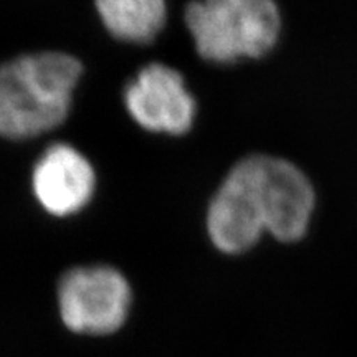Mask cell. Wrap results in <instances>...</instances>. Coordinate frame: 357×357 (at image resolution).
Returning a JSON list of instances; mask_svg holds the SVG:
<instances>
[{
	"mask_svg": "<svg viewBox=\"0 0 357 357\" xmlns=\"http://www.w3.org/2000/svg\"><path fill=\"white\" fill-rule=\"evenodd\" d=\"M82 63L58 52L24 55L0 66V136L29 139L65 121Z\"/></svg>",
	"mask_w": 357,
	"mask_h": 357,
	"instance_id": "obj_1",
	"label": "cell"
},
{
	"mask_svg": "<svg viewBox=\"0 0 357 357\" xmlns=\"http://www.w3.org/2000/svg\"><path fill=\"white\" fill-rule=\"evenodd\" d=\"M185 24L199 55L212 63L265 56L281 30L275 0H194Z\"/></svg>",
	"mask_w": 357,
	"mask_h": 357,
	"instance_id": "obj_2",
	"label": "cell"
},
{
	"mask_svg": "<svg viewBox=\"0 0 357 357\" xmlns=\"http://www.w3.org/2000/svg\"><path fill=\"white\" fill-rule=\"evenodd\" d=\"M58 312L68 331L79 336H109L128 321L132 291L116 268L98 265L73 268L56 289Z\"/></svg>",
	"mask_w": 357,
	"mask_h": 357,
	"instance_id": "obj_3",
	"label": "cell"
},
{
	"mask_svg": "<svg viewBox=\"0 0 357 357\" xmlns=\"http://www.w3.org/2000/svg\"><path fill=\"white\" fill-rule=\"evenodd\" d=\"M265 230L280 242L306 234L314 211V190L306 174L284 159L250 155Z\"/></svg>",
	"mask_w": 357,
	"mask_h": 357,
	"instance_id": "obj_4",
	"label": "cell"
},
{
	"mask_svg": "<svg viewBox=\"0 0 357 357\" xmlns=\"http://www.w3.org/2000/svg\"><path fill=\"white\" fill-rule=\"evenodd\" d=\"M124 105L141 128L172 136L189 131L197 111L182 75L162 63L144 66L128 83Z\"/></svg>",
	"mask_w": 357,
	"mask_h": 357,
	"instance_id": "obj_5",
	"label": "cell"
},
{
	"mask_svg": "<svg viewBox=\"0 0 357 357\" xmlns=\"http://www.w3.org/2000/svg\"><path fill=\"white\" fill-rule=\"evenodd\" d=\"M207 231L220 252L231 255L247 252L266 231L250 158L231 169L213 195L207 211Z\"/></svg>",
	"mask_w": 357,
	"mask_h": 357,
	"instance_id": "obj_6",
	"label": "cell"
},
{
	"mask_svg": "<svg viewBox=\"0 0 357 357\" xmlns=\"http://www.w3.org/2000/svg\"><path fill=\"white\" fill-rule=\"evenodd\" d=\"M95 169L89 160L63 142L48 147L33 167L35 199L55 217H68L82 211L95 194Z\"/></svg>",
	"mask_w": 357,
	"mask_h": 357,
	"instance_id": "obj_7",
	"label": "cell"
},
{
	"mask_svg": "<svg viewBox=\"0 0 357 357\" xmlns=\"http://www.w3.org/2000/svg\"><path fill=\"white\" fill-rule=\"evenodd\" d=\"M108 32L118 40L149 43L166 24V0H95Z\"/></svg>",
	"mask_w": 357,
	"mask_h": 357,
	"instance_id": "obj_8",
	"label": "cell"
}]
</instances>
